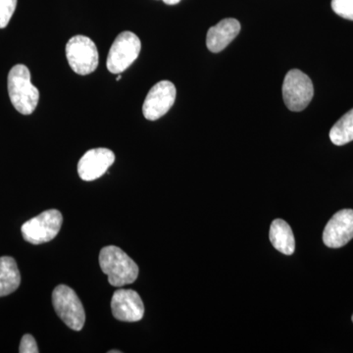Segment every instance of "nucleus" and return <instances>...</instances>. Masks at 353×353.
I'll return each instance as SVG.
<instances>
[{"label":"nucleus","mask_w":353,"mask_h":353,"mask_svg":"<svg viewBox=\"0 0 353 353\" xmlns=\"http://www.w3.org/2000/svg\"><path fill=\"white\" fill-rule=\"evenodd\" d=\"M20 353H38L39 352L38 345L32 334H25L21 340Z\"/></svg>","instance_id":"nucleus-18"},{"label":"nucleus","mask_w":353,"mask_h":353,"mask_svg":"<svg viewBox=\"0 0 353 353\" xmlns=\"http://www.w3.org/2000/svg\"><path fill=\"white\" fill-rule=\"evenodd\" d=\"M55 312L74 331H81L85 322V312L75 290L68 285H59L52 292Z\"/></svg>","instance_id":"nucleus-3"},{"label":"nucleus","mask_w":353,"mask_h":353,"mask_svg":"<svg viewBox=\"0 0 353 353\" xmlns=\"http://www.w3.org/2000/svg\"><path fill=\"white\" fill-rule=\"evenodd\" d=\"M99 266L108 275L109 284L113 287H125L138 279V265L118 246L108 245L102 248L99 253Z\"/></svg>","instance_id":"nucleus-1"},{"label":"nucleus","mask_w":353,"mask_h":353,"mask_svg":"<svg viewBox=\"0 0 353 353\" xmlns=\"http://www.w3.org/2000/svg\"><path fill=\"white\" fill-rule=\"evenodd\" d=\"M282 92L287 108L294 112H299L307 108L312 101L314 88L306 74L294 69L285 75Z\"/></svg>","instance_id":"nucleus-5"},{"label":"nucleus","mask_w":353,"mask_h":353,"mask_svg":"<svg viewBox=\"0 0 353 353\" xmlns=\"http://www.w3.org/2000/svg\"><path fill=\"white\" fill-rule=\"evenodd\" d=\"M115 161V154L108 148L88 150L78 163V173L85 182L101 178Z\"/></svg>","instance_id":"nucleus-11"},{"label":"nucleus","mask_w":353,"mask_h":353,"mask_svg":"<svg viewBox=\"0 0 353 353\" xmlns=\"http://www.w3.org/2000/svg\"><path fill=\"white\" fill-rule=\"evenodd\" d=\"M332 8L341 17L353 21V0H332Z\"/></svg>","instance_id":"nucleus-17"},{"label":"nucleus","mask_w":353,"mask_h":353,"mask_svg":"<svg viewBox=\"0 0 353 353\" xmlns=\"http://www.w3.org/2000/svg\"><path fill=\"white\" fill-rule=\"evenodd\" d=\"M163 1L168 6H176V4L180 3L181 0H163Z\"/></svg>","instance_id":"nucleus-19"},{"label":"nucleus","mask_w":353,"mask_h":353,"mask_svg":"<svg viewBox=\"0 0 353 353\" xmlns=\"http://www.w3.org/2000/svg\"><path fill=\"white\" fill-rule=\"evenodd\" d=\"M240 32V22L234 18H227L209 29L206 46L211 52H220L238 37Z\"/></svg>","instance_id":"nucleus-12"},{"label":"nucleus","mask_w":353,"mask_h":353,"mask_svg":"<svg viewBox=\"0 0 353 353\" xmlns=\"http://www.w3.org/2000/svg\"><path fill=\"white\" fill-rule=\"evenodd\" d=\"M270 241L279 252L285 255H292L296 250V241L292 228L285 221L277 219L273 221L270 227Z\"/></svg>","instance_id":"nucleus-13"},{"label":"nucleus","mask_w":353,"mask_h":353,"mask_svg":"<svg viewBox=\"0 0 353 353\" xmlns=\"http://www.w3.org/2000/svg\"><path fill=\"white\" fill-rule=\"evenodd\" d=\"M141 50V39L136 34L132 32H121L109 50L106 62L108 71L112 74L126 71L136 61Z\"/></svg>","instance_id":"nucleus-7"},{"label":"nucleus","mask_w":353,"mask_h":353,"mask_svg":"<svg viewBox=\"0 0 353 353\" xmlns=\"http://www.w3.org/2000/svg\"><path fill=\"white\" fill-rule=\"evenodd\" d=\"M66 57L72 70L79 75H88L99 66V50L94 41L85 36H75L66 44Z\"/></svg>","instance_id":"nucleus-6"},{"label":"nucleus","mask_w":353,"mask_h":353,"mask_svg":"<svg viewBox=\"0 0 353 353\" xmlns=\"http://www.w3.org/2000/svg\"><path fill=\"white\" fill-rule=\"evenodd\" d=\"M176 90L169 81H161L153 85L143 102V113L145 119L155 121L168 112L174 105Z\"/></svg>","instance_id":"nucleus-8"},{"label":"nucleus","mask_w":353,"mask_h":353,"mask_svg":"<svg viewBox=\"0 0 353 353\" xmlns=\"http://www.w3.org/2000/svg\"><path fill=\"white\" fill-rule=\"evenodd\" d=\"M17 6V0H0V29H4L10 22Z\"/></svg>","instance_id":"nucleus-16"},{"label":"nucleus","mask_w":353,"mask_h":353,"mask_svg":"<svg viewBox=\"0 0 353 353\" xmlns=\"http://www.w3.org/2000/svg\"><path fill=\"white\" fill-rule=\"evenodd\" d=\"M119 350H110L109 353H120Z\"/></svg>","instance_id":"nucleus-20"},{"label":"nucleus","mask_w":353,"mask_h":353,"mask_svg":"<svg viewBox=\"0 0 353 353\" xmlns=\"http://www.w3.org/2000/svg\"><path fill=\"white\" fill-rule=\"evenodd\" d=\"M21 275L15 259L0 257V297L9 296L19 288Z\"/></svg>","instance_id":"nucleus-14"},{"label":"nucleus","mask_w":353,"mask_h":353,"mask_svg":"<svg viewBox=\"0 0 353 353\" xmlns=\"http://www.w3.org/2000/svg\"><path fill=\"white\" fill-rule=\"evenodd\" d=\"M330 139L336 145H345L353 141V109L334 125L330 131Z\"/></svg>","instance_id":"nucleus-15"},{"label":"nucleus","mask_w":353,"mask_h":353,"mask_svg":"<svg viewBox=\"0 0 353 353\" xmlns=\"http://www.w3.org/2000/svg\"><path fill=\"white\" fill-rule=\"evenodd\" d=\"M353 239V210L343 209L329 221L323 233V241L331 248H340Z\"/></svg>","instance_id":"nucleus-10"},{"label":"nucleus","mask_w":353,"mask_h":353,"mask_svg":"<svg viewBox=\"0 0 353 353\" xmlns=\"http://www.w3.org/2000/svg\"><path fill=\"white\" fill-rule=\"evenodd\" d=\"M121 78H122V76H121V75L118 76L117 81H120Z\"/></svg>","instance_id":"nucleus-21"},{"label":"nucleus","mask_w":353,"mask_h":353,"mask_svg":"<svg viewBox=\"0 0 353 353\" xmlns=\"http://www.w3.org/2000/svg\"><path fill=\"white\" fill-rule=\"evenodd\" d=\"M8 92L11 103L23 115H30L36 110L39 101V92L31 81V73L27 66L15 65L8 74Z\"/></svg>","instance_id":"nucleus-2"},{"label":"nucleus","mask_w":353,"mask_h":353,"mask_svg":"<svg viewBox=\"0 0 353 353\" xmlns=\"http://www.w3.org/2000/svg\"><path fill=\"white\" fill-rule=\"evenodd\" d=\"M352 322H353V315H352Z\"/></svg>","instance_id":"nucleus-22"},{"label":"nucleus","mask_w":353,"mask_h":353,"mask_svg":"<svg viewBox=\"0 0 353 353\" xmlns=\"http://www.w3.org/2000/svg\"><path fill=\"white\" fill-rule=\"evenodd\" d=\"M112 314L123 322H138L145 314V305L136 290L119 289L111 299Z\"/></svg>","instance_id":"nucleus-9"},{"label":"nucleus","mask_w":353,"mask_h":353,"mask_svg":"<svg viewBox=\"0 0 353 353\" xmlns=\"http://www.w3.org/2000/svg\"><path fill=\"white\" fill-rule=\"evenodd\" d=\"M63 223L60 211L50 209L32 218L21 228L23 238L32 245H39L52 241L60 232Z\"/></svg>","instance_id":"nucleus-4"}]
</instances>
